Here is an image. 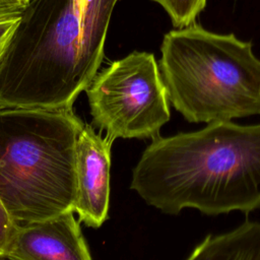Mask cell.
<instances>
[{"mask_svg": "<svg viewBox=\"0 0 260 260\" xmlns=\"http://www.w3.org/2000/svg\"><path fill=\"white\" fill-rule=\"evenodd\" d=\"M24 7L18 6L9 0H0V19L21 15Z\"/></svg>", "mask_w": 260, "mask_h": 260, "instance_id": "7c38bea8", "label": "cell"}, {"mask_svg": "<svg viewBox=\"0 0 260 260\" xmlns=\"http://www.w3.org/2000/svg\"><path fill=\"white\" fill-rule=\"evenodd\" d=\"M119 0H30L0 59V108H73L104 59Z\"/></svg>", "mask_w": 260, "mask_h": 260, "instance_id": "7a4b0ae2", "label": "cell"}, {"mask_svg": "<svg viewBox=\"0 0 260 260\" xmlns=\"http://www.w3.org/2000/svg\"><path fill=\"white\" fill-rule=\"evenodd\" d=\"M7 260H91L79 221L69 211L41 221L15 224Z\"/></svg>", "mask_w": 260, "mask_h": 260, "instance_id": "52a82bcc", "label": "cell"}, {"mask_svg": "<svg viewBox=\"0 0 260 260\" xmlns=\"http://www.w3.org/2000/svg\"><path fill=\"white\" fill-rule=\"evenodd\" d=\"M130 189L167 214L207 215L260 207V123L219 121L156 137L132 171Z\"/></svg>", "mask_w": 260, "mask_h": 260, "instance_id": "6da1fadb", "label": "cell"}, {"mask_svg": "<svg viewBox=\"0 0 260 260\" xmlns=\"http://www.w3.org/2000/svg\"><path fill=\"white\" fill-rule=\"evenodd\" d=\"M92 125L117 138L155 139L171 113L158 64L134 51L98 72L85 90Z\"/></svg>", "mask_w": 260, "mask_h": 260, "instance_id": "5b68a950", "label": "cell"}, {"mask_svg": "<svg viewBox=\"0 0 260 260\" xmlns=\"http://www.w3.org/2000/svg\"><path fill=\"white\" fill-rule=\"evenodd\" d=\"M186 260H260V222L245 221L228 233L208 235Z\"/></svg>", "mask_w": 260, "mask_h": 260, "instance_id": "ba28073f", "label": "cell"}, {"mask_svg": "<svg viewBox=\"0 0 260 260\" xmlns=\"http://www.w3.org/2000/svg\"><path fill=\"white\" fill-rule=\"evenodd\" d=\"M160 53L169 103L188 122L260 115V60L251 42L193 23L166 34Z\"/></svg>", "mask_w": 260, "mask_h": 260, "instance_id": "277c9868", "label": "cell"}, {"mask_svg": "<svg viewBox=\"0 0 260 260\" xmlns=\"http://www.w3.org/2000/svg\"><path fill=\"white\" fill-rule=\"evenodd\" d=\"M9 1L12 2V3H14V4H16V5H18V6L25 7V6L28 4V2H29L30 0H9Z\"/></svg>", "mask_w": 260, "mask_h": 260, "instance_id": "4fadbf2b", "label": "cell"}, {"mask_svg": "<svg viewBox=\"0 0 260 260\" xmlns=\"http://www.w3.org/2000/svg\"><path fill=\"white\" fill-rule=\"evenodd\" d=\"M113 142L88 124H84L76 140L73 212L85 225L94 229L108 218Z\"/></svg>", "mask_w": 260, "mask_h": 260, "instance_id": "8992f818", "label": "cell"}, {"mask_svg": "<svg viewBox=\"0 0 260 260\" xmlns=\"http://www.w3.org/2000/svg\"><path fill=\"white\" fill-rule=\"evenodd\" d=\"M15 223L12 221L0 201V258H4Z\"/></svg>", "mask_w": 260, "mask_h": 260, "instance_id": "30bf717a", "label": "cell"}, {"mask_svg": "<svg viewBox=\"0 0 260 260\" xmlns=\"http://www.w3.org/2000/svg\"><path fill=\"white\" fill-rule=\"evenodd\" d=\"M19 16L0 19V59L5 51L7 43L9 42L12 32L19 20Z\"/></svg>", "mask_w": 260, "mask_h": 260, "instance_id": "8fae6325", "label": "cell"}, {"mask_svg": "<svg viewBox=\"0 0 260 260\" xmlns=\"http://www.w3.org/2000/svg\"><path fill=\"white\" fill-rule=\"evenodd\" d=\"M73 108H0V201L15 224L73 211Z\"/></svg>", "mask_w": 260, "mask_h": 260, "instance_id": "3957f363", "label": "cell"}, {"mask_svg": "<svg viewBox=\"0 0 260 260\" xmlns=\"http://www.w3.org/2000/svg\"><path fill=\"white\" fill-rule=\"evenodd\" d=\"M159 4L170 16L176 28H183L195 23L204 9L206 0H151Z\"/></svg>", "mask_w": 260, "mask_h": 260, "instance_id": "9c48e42d", "label": "cell"}]
</instances>
